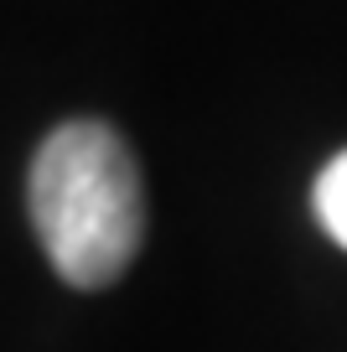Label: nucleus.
I'll return each instance as SVG.
<instances>
[{"instance_id":"1","label":"nucleus","mask_w":347,"mask_h":352,"mask_svg":"<svg viewBox=\"0 0 347 352\" xmlns=\"http://www.w3.org/2000/svg\"><path fill=\"white\" fill-rule=\"evenodd\" d=\"M32 223L67 285L98 290L125 275L145 233V192L120 130L73 120L47 135L32 161Z\"/></svg>"},{"instance_id":"2","label":"nucleus","mask_w":347,"mask_h":352,"mask_svg":"<svg viewBox=\"0 0 347 352\" xmlns=\"http://www.w3.org/2000/svg\"><path fill=\"white\" fill-rule=\"evenodd\" d=\"M316 218H322V228L347 249V151L316 176Z\"/></svg>"}]
</instances>
